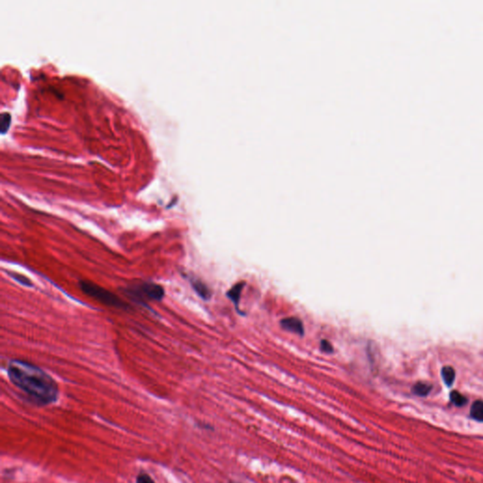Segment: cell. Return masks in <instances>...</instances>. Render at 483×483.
Masks as SVG:
<instances>
[{"instance_id":"1","label":"cell","mask_w":483,"mask_h":483,"mask_svg":"<svg viewBox=\"0 0 483 483\" xmlns=\"http://www.w3.org/2000/svg\"><path fill=\"white\" fill-rule=\"evenodd\" d=\"M11 382L39 406L49 405L59 397L58 384L51 376L31 362L13 360L8 365Z\"/></svg>"},{"instance_id":"2","label":"cell","mask_w":483,"mask_h":483,"mask_svg":"<svg viewBox=\"0 0 483 483\" xmlns=\"http://www.w3.org/2000/svg\"><path fill=\"white\" fill-rule=\"evenodd\" d=\"M124 293L140 304H146L149 300H161L164 297V290L159 284L154 282H140L128 285Z\"/></svg>"},{"instance_id":"3","label":"cell","mask_w":483,"mask_h":483,"mask_svg":"<svg viewBox=\"0 0 483 483\" xmlns=\"http://www.w3.org/2000/svg\"><path fill=\"white\" fill-rule=\"evenodd\" d=\"M79 287L87 296L94 297L95 299H97L99 302L103 303L105 305L120 308V309L127 308V305L113 293L104 289L94 282L81 280L79 282Z\"/></svg>"},{"instance_id":"4","label":"cell","mask_w":483,"mask_h":483,"mask_svg":"<svg viewBox=\"0 0 483 483\" xmlns=\"http://www.w3.org/2000/svg\"><path fill=\"white\" fill-rule=\"evenodd\" d=\"M280 326L284 329L297 333V334H304V326L299 318L297 317H287L280 321Z\"/></svg>"},{"instance_id":"5","label":"cell","mask_w":483,"mask_h":483,"mask_svg":"<svg viewBox=\"0 0 483 483\" xmlns=\"http://www.w3.org/2000/svg\"><path fill=\"white\" fill-rule=\"evenodd\" d=\"M244 287H245V282H239V283L235 284L226 294V296L232 300V302L234 303V305L236 307H238L240 297H241L242 290H243Z\"/></svg>"},{"instance_id":"6","label":"cell","mask_w":483,"mask_h":483,"mask_svg":"<svg viewBox=\"0 0 483 483\" xmlns=\"http://www.w3.org/2000/svg\"><path fill=\"white\" fill-rule=\"evenodd\" d=\"M191 282L193 289L198 294L200 297H202L203 299H209L211 297V292L203 282L197 279H193Z\"/></svg>"},{"instance_id":"7","label":"cell","mask_w":483,"mask_h":483,"mask_svg":"<svg viewBox=\"0 0 483 483\" xmlns=\"http://www.w3.org/2000/svg\"><path fill=\"white\" fill-rule=\"evenodd\" d=\"M471 417L477 422H483V401L477 400L473 403L470 410Z\"/></svg>"},{"instance_id":"8","label":"cell","mask_w":483,"mask_h":483,"mask_svg":"<svg viewBox=\"0 0 483 483\" xmlns=\"http://www.w3.org/2000/svg\"><path fill=\"white\" fill-rule=\"evenodd\" d=\"M432 390V386L425 382H417L412 387V393L418 396H425L428 395Z\"/></svg>"},{"instance_id":"9","label":"cell","mask_w":483,"mask_h":483,"mask_svg":"<svg viewBox=\"0 0 483 483\" xmlns=\"http://www.w3.org/2000/svg\"><path fill=\"white\" fill-rule=\"evenodd\" d=\"M442 378L445 384L450 387L455 380V370L450 366H445L442 369Z\"/></svg>"},{"instance_id":"10","label":"cell","mask_w":483,"mask_h":483,"mask_svg":"<svg viewBox=\"0 0 483 483\" xmlns=\"http://www.w3.org/2000/svg\"><path fill=\"white\" fill-rule=\"evenodd\" d=\"M451 402L457 407H463L466 404L467 400L466 397L463 395L462 393H459L457 391H453L450 393Z\"/></svg>"},{"instance_id":"11","label":"cell","mask_w":483,"mask_h":483,"mask_svg":"<svg viewBox=\"0 0 483 483\" xmlns=\"http://www.w3.org/2000/svg\"><path fill=\"white\" fill-rule=\"evenodd\" d=\"M11 121H12V117H11L10 113H8V112L2 113V116H1L0 129H1V133H2L3 135L9 130L10 125H11Z\"/></svg>"},{"instance_id":"12","label":"cell","mask_w":483,"mask_h":483,"mask_svg":"<svg viewBox=\"0 0 483 483\" xmlns=\"http://www.w3.org/2000/svg\"><path fill=\"white\" fill-rule=\"evenodd\" d=\"M11 275V277H13V279H15L17 282H19L20 284H23L25 286H27V287H31L33 286V283L32 281L27 278V277H25V276H22V275H18V274H12V273H9Z\"/></svg>"},{"instance_id":"13","label":"cell","mask_w":483,"mask_h":483,"mask_svg":"<svg viewBox=\"0 0 483 483\" xmlns=\"http://www.w3.org/2000/svg\"><path fill=\"white\" fill-rule=\"evenodd\" d=\"M136 483H155V481L147 473H142L136 478Z\"/></svg>"},{"instance_id":"14","label":"cell","mask_w":483,"mask_h":483,"mask_svg":"<svg viewBox=\"0 0 483 483\" xmlns=\"http://www.w3.org/2000/svg\"><path fill=\"white\" fill-rule=\"evenodd\" d=\"M320 348H321L322 351L327 352V353H331L333 351V348H332L331 344L327 340H322L320 342Z\"/></svg>"},{"instance_id":"15","label":"cell","mask_w":483,"mask_h":483,"mask_svg":"<svg viewBox=\"0 0 483 483\" xmlns=\"http://www.w3.org/2000/svg\"><path fill=\"white\" fill-rule=\"evenodd\" d=\"M229 483H240V482H236V481H230V482Z\"/></svg>"}]
</instances>
